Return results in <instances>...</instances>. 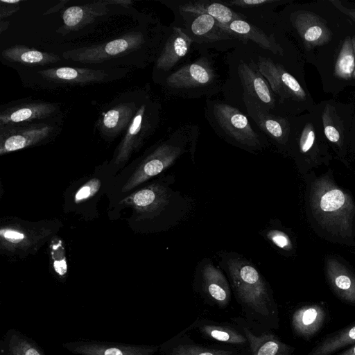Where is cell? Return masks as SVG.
Listing matches in <instances>:
<instances>
[{
  "instance_id": "6da1fadb",
  "label": "cell",
  "mask_w": 355,
  "mask_h": 355,
  "mask_svg": "<svg viewBox=\"0 0 355 355\" xmlns=\"http://www.w3.org/2000/svg\"><path fill=\"white\" fill-rule=\"evenodd\" d=\"M307 220L314 232L334 243L355 247V201L336 182L331 170L304 176Z\"/></svg>"
},
{
  "instance_id": "7a4b0ae2",
  "label": "cell",
  "mask_w": 355,
  "mask_h": 355,
  "mask_svg": "<svg viewBox=\"0 0 355 355\" xmlns=\"http://www.w3.org/2000/svg\"><path fill=\"white\" fill-rule=\"evenodd\" d=\"M218 255L219 265L225 271L247 320L266 329H277V304L270 285L256 266L234 252H223Z\"/></svg>"
},
{
  "instance_id": "3957f363",
  "label": "cell",
  "mask_w": 355,
  "mask_h": 355,
  "mask_svg": "<svg viewBox=\"0 0 355 355\" xmlns=\"http://www.w3.org/2000/svg\"><path fill=\"white\" fill-rule=\"evenodd\" d=\"M175 182L173 175L162 176L120 202L131 207L150 230H168L184 220L192 209L191 199L175 189Z\"/></svg>"
},
{
  "instance_id": "277c9868",
  "label": "cell",
  "mask_w": 355,
  "mask_h": 355,
  "mask_svg": "<svg viewBox=\"0 0 355 355\" xmlns=\"http://www.w3.org/2000/svg\"><path fill=\"white\" fill-rule=\"evenodd\" d=\"M225 61L228 73L221 92L224 100L236 107L245 101L252 102L268 112L281 115L277 98L258 69L250 42L232 49Z\"/></svg>"
},
{
  "instance_id": "5b68a950",
  "label": "cell",
  "mask_w": 355,
  "mask_h": 355,
  "mask_svg": "<svg viewBox=\"0 0 355 355\" xmlns=\"http://www.w3.org/2000/svg\"><path fill=\"white\" fill-rule=\"evenodd\" d=\"M171 30L170 26L158 22L150 28L145 26L108 42L65 51L63 55L82 63H100L139 51L155 61Z\"/></svg>"
},
{
  "instance_id": "8992f818",
  "label": "cell",
  "mask_w": 355,
  "mask_h": 355,
  "mask_svg": "<svg viewBox=\"0 0 355 355\" xmlns=\"http://www.w3.org/2000/svg\"><path fill=\"white\" fill-rule=\"evenodd\" d=\"M204 114L214 132L234 146L257 153L270 144L245 113L224 99L206 98Z\"/></svg>"
},
{
  "instance_id": "52a82bcc",
  "label": "cell",
  "mask_w": 355,
  "mask_h": 355,
  "mask_svg": "<svg viewBox=\"0 0 355 355\" xmlns=\"http://www.w3.org/2000/svg\"><path fill=\"white\" fill-rule=\"evenodd\" d=\"M199 132L198 125L185 123L159 141L139 162L123 185L122 191L128 192L160 175L187 153H190L193 158Z\"/></svg>"
},
{
  "instance_id": "ba28073f",
  "label": "cell",
  "mask_w": 355,
  "mask_h": 355,
  "mask_svg": "<svg viewBox=\"0 0 355 355\" xmlns=\"http://www.w3.org/2000/svg\"><path fill=\"white\" fill-rule=\"evenodd\" d=\"M200 52L198 58L180 67L162 81L159 85L167 95L198 99L212 98L222 92L224 81L216 69L213 55L209 51Z\"/></svg>"
},
{
  "instance_id": "9c48e42d",
  "label": "cell",
  "mask_w": 355,
  "mask_h": 355,
  "mask_svg": "<svg viewBox=\"0 0 355 355\" xmlns=\"http://www.w3.org/2000/svg\"><path fill=\"white\" fill-rule=\"evenodd\" d=\"M166 7L172 10L174 16L170 26L180 28L193 41L194 49L199 51L210 49L227 51L243 44L209 15L184 11L170 6Z\"/></svg>"
},
{
  "instance_id": "30bf717a",
  "label": "cell",
  "mask_w": 355,
  "mask_h": 355,
  "mask_svg": "<svg viewBox=\"0 0 355 355\" xmlns=\"http://www.w3.org/2000/svg\"><path fill=\"white\" fill-rule=\"evenodd\" d=\"M250 43L258 69L277 98L281 115L285 116L293 103L306 100V94L284 66L273 59V54Z\"/></svg>"
},
{
  "instance_id": "8fae6325",
  "label": "cell",
  "mask_w": 355,
  "mask_h": 355,
  "mask_svg": "<svg viewBox=\"0 0 355 355\" xmlns=\"http://www.w3.org/2000/svg\"><path fill=\"white\" fill-rule=\"evenodd\" d=\"M287 155L294 159L303 177L322 165H329L332 159L327 144L318 137L310 122L300 129L291 126Z\"/></svg>"
},
{
  "instance_id": "7c38bea8",
  "label": "cell",
  "mask_w": 355,
  "mask_h": 355,
  "mask_svg": "<svg viewBox=\"0 0 355 355\" xmlns=\"http://www.w3.org/2000/svg\"><path fill=\"white\" fill-rule=\"evenodd\" d=\"M161 105L146 94L116 149L114 164L123 166L158 127Z\"/></svg>"
},
{
  "instance_id": "4fadbf2b",
  "label": "cell",
  "mask_w": 355,
  "mask_h": 355,
  "mask_svg": "<svg viewBox=\"0 0 355 355\" xmlns=\"http://www.w3.org/2000/svg\"><path fill=\"white\" fill-rule=\"evenodd\" d=\"M170 26L171 34L155 61L153 77L157 84L173 71L190 62L189 59L194 49L193 41L180 28Z\"/></svg>"
},
{
  "instance_id": "5bb4252c",
  "label": "cell",
  "mask_w": 355,
  "mask_h": 355,
  "mask_svg": "<svg viewBox=\"0 0 355 355\" xmlns=\"http://www.w3.org/2000/svg\"><path fill=\"white\" fill-rule=\"evenodd\" d=\"M237 107L250 117L270 144H273L279 153L287 155L291 130L288 118L268 112L259 105L249 101L243 102Z\"/></svg>"
},
{
  "instance_id": "9a60e30c",
  "label": "cell",
  "mask_w": 355,
  "mask_h": 355,
  "mask_svg": "<svg viewBox=\"0 0 355 355\" xmlns=\"http://www.w3.org/2000/svg\"><path fill=\"white\" fill-rule=\"evenodd\" d=\"M223 28L236 36L243 44L250 42L274 55L279 57L285 55L284 48L276 31L279 28V22L268 24L247 19H236Z\"/></svg>"
},
{
  "instance_id": "2e32d148",
  "label": "cell",
  "mask_w": 355,
  "mask_h": 355,
  "mask_svg": "<svg viewBox=\"0 0 355 355\" xmlns=\"http://www.w3.org/2000/svg\"><path fill=\"white\" fill-rule=\"evenodd\" d=\"M279 19L290 24L307 51L323 46L331 40V32L325 20L312 12L292 10L289 14L279 17Z\"/></svg>"
},
{
  "instance_id": "e0dca14e",
  "label": "cell",
  "mask_w": 355,
  "mask_h": 355,
  "mask_svg": "<svg viewBox=\"0 0 355 355\" xmlns=\"http://www.w3.org/2000/svg\"><path fill=\"white\" fill-rule=\"evenodd\" d=\"M55 127L46 123H28L0 127V155L38 144L50 138Z\"/></svg>"
},
{
  "instance_id": "ac0fdd59",
  "label": "cell",
  "mask_w": 355,
  "mask_h": 355,
  "mask_svg": "<svg viewBox=\"0 0 355 355\" xmlns=\"http://www.w3.org/2000/svg\"><path fill=\"white\" fill-rule=\"evenodd\" d=\"M195 285L209 302L226 307L231 300V286L220 269L209 259L202 260L196 268Z\"/></svg>"
},
{
  "instance_id": "d6986e66",
  "label": "cell",
  "mask_w": 355,
  "mask_h": 355,
  "mask_svg": "<svg viewBox=\"0 0 355 355\" xmlns=\"http://www.w3.org/2000/svg\"><path fill=\"white\" fill-rule=\"evenodd\" d=\"M234 321L247 338L248 355H293L295 352V347L284 343L271 329L242 318Z\"/></svg>"
},
{
  "instance_id": "ffe728a7",
  "label": "cell",
  "mask_w": 355,
  "mask_h": 355,
  "mask_svg": "<svg viewBox=\"0 0 355 355\" xmlns=\"http://www.w3.org/2000/svg\"><path fill=\"white\" fill-rule=\"evenodd\" d=\"M62 347L76 355H155L158 345H131L98 340H76Z\"/></svg>"
},
{
  "instance_id": "44dd1931",
  "label": "cell",
  "mask_w": 355,
  "mask_h": 355,
  "mask_svg": "<svg viewBox=\"0 0 355 355\" xmlns=\"http://www.w3.org/2000/svg\"><path fill=\"white\" fill-rule=\"evenodd\" d=\"M159 355H248L235 347L196 343L187 329L159 346Z\"/></svg>"
},
{
  "instance_id": "7402d4cb",
  "label": "cell",
  "mask_w": 355,
  "mask_h": 355,
  "mask_svg": "<svg viewBox=\"0 0 355 355\" xmlns=\"http://www.w3.org/2000/svg\"><path fill=\"white\" fill-rule=\"evenodd\" d=\"M327 282L334 295L343 302L355 306V272L345 261L334 255L324 259Z\"/></svg>"
},
{
  "instance_id": "603a6c76",
  "label": "cell",
  "mask_w": 355,
  "mask_h": 355,
  "mask_svg": "<svg viewBox=\"0 0 355 355\" xmlns=\"http://www.w3.org/2000/svg\"><path fill=\"white\" fill-rule=\"evenodd\" d=\"M49 230L19 223L2 225L0 228L1 249L8 252H27L43 241L49 234Z\"/></svg>"
},
{
  "instance_id": "cb8c5ba5",
  "label": "cell",
  "mask_w": 355,
  "mask_h": 355,
  "mask_svg": "<svg viewBox=\"0 0 355 355\" xmlns=\"http://www.w3.org/2000/svg\"><path fill=\"white\" fill-rule=\"evenodd\" d=\"M328 317V311L321 303L304 304L292 313L293 331L299 338L309 340L322 329Z\"/></svg>"
},
{
  "instance_id": "d4e9b609",
  "label": "cell",
  "mask_w": 355,
  "mask_h": 355,
  "mask_svg": "<svg viewBox=\"0 0 355 355\" xmlns=\"http://www.w3.org/2000/svg\"><path fill=\"white\" fill-rule=\"evenodd\" d=\"M204 339L215 344L230 346L248 352V342L243 332L236 326L233 327L218 322L202 319L196 321L190 327Z\"/></svg>"
},
{
  "instance_id": "484cf974",
  "label": "cell",
  "mask_w": 355,
  "mask_h": 355,
  "mask_svg": "<svg viewBox=\"0 0 355 355\" xmlns=\"http://www.w3.org/2000/svg\"><path fill=\"white\" fill-rule=\"evenodd\" d=\"M147 93L137 100L121 102L103 113L98 122L101 134L106 139H114L126 130Z\"/></svg>"
},
{
  "instance_id": "4316f807",
  "label": "cell",
  "mask_w": 355,
  "mask_h": 355,
  "mask_svg": "<svg viewBox=\"0 0 355 355\" xmlns=\"http://www.w3.org/2000/svg\"><path fill=\"white\" fill-rule=\"evenodd\" d=\"M58 110L55 103L32 101L9 106L0 112V127L28 123L35 120L50 117Z\"/></svg>"
},
{
  "instance_id": "83f0119b",
  "label": "cell",
  "mask_w": 355,
  "mask_h": 355,
  "mask_svg": "<svg viewBox=\"0 0 355 355\" xmlns=\"http://www.w3.org/2000/svg\"><path fill=\"white\" fill-rule=\"evenodd\" d=\"M37 73L43 79L60 85H85L111 79L105 70L86 68L62 67L40 70Z\"/></svg>"
},
{
  "instance_id": "f1b7e54d",
  "label": "cell",
  "mask_w": 355,
  "mask_h": 355,
  "mask_svg": "<svg viewBox=\"0 0 355 355\" xmlns=\"http://www.w3.org/2000/svg\"><path fill=\"white\" fill-rule=\"evenodd\" d=\"M166 6H173L184 11L207 14L226 26L236 19H247L242 14L223 4L220 0H166L160 1Z\"/></svg>"
},
{
  "instance_id": "f546056e",
  "label": "cell",
  "mask_w": 355,
  "mask_h": 355,
  "mask_svg": "<svg viewBox=\"0 0 355 355\" xmlns=\"http://www.w3.org/2000/svg\"><path fill=\"white\" fill-rule=\"evenodd\" d=\"M227 6L244 15L252 21L277 24L279 17L275 12L277 7L290 1L282 0H220Z\"/></svg>"
},
{
  "instance_id": "4dcf8cb0",
  "label": "cell",
  "mask_w": 355,
  "mask_h": 355,
  "mask_svg": "<svg viewBox=\"0 0 355 355\" xmlns=\"http://www.w3.org/2000/svg\"><path fill=\"white\" fill-rule=\"evenodd\" d=\"M109 0L96 1L83 6H73L67 8L62 14L63 26L57 32H66L78 30L96 18L103 16L109 11Z\"/></svg>"
},
{
  "instance_id": "1f68e13d",
  "label": "cell",
  "mask_w": 355,
  "mask_h": 355,
  "mask_svg": "<svg viewBox=\"0 0 355 355\" xmlns=\"http://www.w3.org/2000/svg\"><path fill=\"white\" fill-rule=\"evenodd\" d=\"M355 345V321L323 337L306 355H332Z\"/></svg>"
},
{
  "instance_id": "d6a6232c",
  "label": "cell",
  "mask_w": 355,
  "mask_h": 355,
  "mask_svg": "<svg viewBox=\"0 0 355 355\" xmlns=\"http://www.w3.org/2000/svg\"><path fill=\"white\" fill-rule=\"evenodd\" d=\"M0 355H46V354L34 340L16 329H10L0 340Z\"/></svg>"
},
{
  "instance_id": "836d02e7",
  "label": "cell",
  "mask_w": 355,
  "mask_h": 355,
  "mask_svg": "<svg viewBox=\"0 0 355 355\" xmlns=\"http://www.w3.org/2000/svg\"><path fill=\"white\" fill-rule=\"evenodd\" d=\"M1 57L6 61L28 66H42L55 63L61 60L56 54L30 49L21 44L4 49Z\"/></svg>"
},
{
  "instance_id": "e575fe53",
  "label": "cell",
  "mask_w": 355,
  "mask_h": 355,
  "mask_svg": "<svg viewBox=\"0 0 355 355\" xmlns=\"http://www.w3.org/2000/svg\"><path fill=\"white\" fill-rule=\"evenodd\" d=\"M322 121L326 139L333 145L338 158L349 167L345 160L347 145L343 125L333 106L330 105L325 106L322 114Z\"/></svg>"
},
{
  "instance_id": "d590c367",
  "label": "cell",
  "mask_w": 355,
  "mask_h": 355,
  "mask_svg": "<svg viewBox=\"0 0 355 355\" xmlns=\"http://www.w3.org/2000/svg\"><path fill=\"white\" fill-rule=\"evenodd\" d=\"M263 236L284 255L292 256L295 254L293 237L279 220H271L270 225L263 230Z\"/></svg>"
},
{
  "instance_id": "8d00e7d4",
  "label": "cell",
  "mask_w": 355,
  "mask_h": 355,
  "mask_svg": "<svg viewBox=\"0 0 355 355\" xmlns=\"http://www.w3.org/2000/svg\"><path fill=\"white\" fill-rule=\"evenodd\" d=\"M355 71V55L351 37H347L341 46L337 57L335 67V75L343 80L354 78Z\"/></svg>"
},
{
  "instance_id": "74e56055",
  "label": "cell",
  "mask_w": 355,
  "mask_h": 355,
  "mask_svg": "<svg viewBox=\"0 0 355 355\" xmlns=\"http://www.w3.org/2000/svg\"><path fill=\"white\" fill-rule=\"evenodd\" d=\"M49 247L53 270L60 279L64 278L67 274L68 266L63 243L60 239L54 237Z\"/></svg>"
},
{
  "instance_id": "f35d334b",
  "label": "cell",
  "mask_w": 355,
  "mask_h": 355,
  "mask_svg": "<svg viewBox=\"0 0 355 355\" xmlns=\"http://www.w3.org/2000/svg\"><path fill=\"white\" fill-rule=\"evenodd\" d=\"M101 180L92 178L81 186L74 195V202L80 203L93 197L100 189Z\"/></svg>"
},
{
  "instance_id": "ab89813d",
  "label": "cell",
  "mask_w": 355,
  "mask_h": 355,
  "mask_svg": "<svg viewBox=\"0 0 355 355\" xmlns=\"http://www.w3.org/2000/svg\"><path fill=\"white\" fill-rule=\"evenodd\" d=\"M21 0H1L0 18L2 19L12 15L19 9Z\"/></svg>"
},
{
  "instance_id": "60d3db41",
  "label": "cell",
  "mask_w": 355,
  "mask_h": 355,
  "mask_svg": "<svg viewBox=\"0 0 355 355\" xmlns=\"http://www.w3.org/2000/svg\"><path fill=\"white\" fill-rule=\"evenodd\" d=\"M329 2L341 12L349 17L355 22V7L347 8L338 0H330Z\"/></svg>"
},
{
  "instance_id": "b9f144b4",
  "label": "cell",
  "mask_w": 355,
  "mask_h": 355,
  "mask_svg": "<svg viewBox=\"0 0 355 355\" xmlns=\"http://www.w3.org/2000/svg\"><path fill=\"white\" fill-rule=\"evenodd\" d=\"M67 3V1H60L56 5L53 6L52 8L48 9L44 15L51 14L55 12H58L60 9H61L65 3Z\"/></svg>"
},
{
  "instance_id": "7bdbcfd3",
  "label": "cell",
  "mask_w": 355,
  "mask_h": 355,
  "mask_svg": "<svg viewBox=\"0 0 355 355\" xmlns=\"http://www.w3.org/2000/svg\"><path fill=\"white\" fill-rule=\"evenodd\" d=\"M336 355H355V345L345 350L340 352Z\"/></svg>"
},
{
  "instance_id": "ee69618b",
  "label": "cell",
  "mask_w": 355,
  "mask_h": 355,
  "mask_svg": "<svg viewBox=\"0 0 355 355\" xmlns=\"http://www.w3.org/2000/svg\"><path fill=\"white\" fill-rule=\"evenodd\" d=\"M352 44H353V47H354V55H355V35H354L352 37ZM354 78H355V71H354Z\"/></svg>"
}]
</instances>
